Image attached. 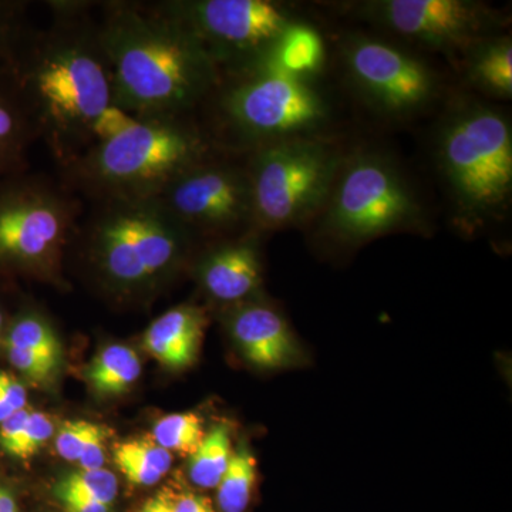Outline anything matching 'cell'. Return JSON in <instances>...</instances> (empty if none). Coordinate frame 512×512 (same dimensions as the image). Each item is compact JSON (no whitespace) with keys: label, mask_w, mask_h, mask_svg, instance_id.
Segmentation results:
<instances>
[{"label":"cell","mask_w":512,"mask_h":512,"mask_svg":"<svg viewBox=\"0 0 512 512\" xmlns=\"http://www.w3.org/2000/svg\"><path fill=\"white\" fill-rule=\"evenodd\" d=\"M211 97H217L221 130L248 153L276 141L318 137L330 121L328 100L311 80L262 67L222 79Z\"/></svg>","instance_id":"obj_6"},{"label":"cell","mask_w":512,"mask_h":512,"mask_svg":"<svg viewBox=\"0 0 512 512\" xmlns=\"http://www.w3.org/2000/svg\"><path fill=\"white\" fill-rule=\"evenodd\" d=\"M464 76L471 86L488 96L512 97V42L507 35L478 40L463 53Z\"/></svg>","instance_id":"obj_20"},{"label":"cell","mask_w":512,"mask_h":512,"mask_svg":"<svg viewBox=\"0 0 512 512\" xmlns=\"http://www.w3.org/2000/svg\"><path fill=\"white\" fill-rule=\"evenodd\" d=\"M316 217L325 234L348 245L426 224L420 200L400 168L373 151L343 157Z\"/></svg>","instance_id":"obj_7"},{"label":"cell","mask_w":512,"mask_h":512,"mask_svg":"<svg viewBox=\"0 0 512 512\" xmlns=\"http://www.w3.org/2000/svg\"><path fill=\"white\" fill-rule=\"evenodd\" d=\"M53 433L55 424L49 416L26 407L0 424V451L16 460H29L52 439Z\"/></svg>","instance_id":"obj_22"},{"label":"cell","mask_w":512,"mask_h":512,"mask_svg":"<svg viewBox=\"0 0 512 512\" xmlns=\"http://www.w3.org/2000/svg\"><path fill=\"white\" fill-rule=\"evenodd\" d=\"M325 62V40L319 30L298 19L278 37L256 69L262 67L312 82L313 76L322 72Z\"/></svg>","instance_id":"obj_19"},{"label":"cell","mask_w":512,"mask_h":512,"mask_svg":"<svg viewBox=\"0 0 512 512\" xmlns=\"http://www.w3.org/2000/svg\"><path fill=\"white\" fill-rule=\"evenodd\" d=\"M26 407H28L26 387L12 373L0 370V424Z\"/></svg>","instance_id":"obj_30"},{"label":"cell","mask_w":512,"mask_h":512,"mask_svg":"<svg viewBox=\"0 0 512 512\" xmlns=\"http://www.w3.org/2000/svg\"><path fill=\"white\" fill-rule=\"evenodd\" d=\"M57 485L86 495V497L93 498V500L109 505V507L119 494L117 478L106 468L73 471V473L63 477L62 480L57 481Z\"/></svg>","instance_id":"obj_27"},{"label":"cell","mask_w":512,"mask_h":512,"mask_svg":"<svg viewBox=\"0 0 512 512\" xmlns=\"http://www.w3.org/2000/svg\"><path fill=\"white\" fill-rule=\"evenodd\" d=\"M436 156L461 228L474 231L507 211L512 192L507 114L480 101L457 104L441 121Z\"/></svg>","instance_id":"obj_5"},{"label":"cell","mask_w":512,"mask_h":512,"mask_svg":"<svg viewBox=\"0 0 512 512\" xmlns=\"http://www.w3.org/2000/svg\"><path fill=\"white\" fill-rule=\"evenodd\" d=\"M217 154L214 138L191 116L138 119L63 165V184L90 200H150Z\"/></svg>","instance_id":"obj_3"},{"label":"cell","mask_w":512,"mask_h":512,"mask_svg":"<svg viewBox=\"0 0 512 512\" xmlns=\"http://www.w3.org/2000/svg\"><path fill=\"white\" fill-rule=\"evenodd\" d=\"M39 137L8 66L0 67V183L25 173L30 147Z\"/></svg>","instance_id":"obj_18"},{"label":"cell","mask_w":512,"mask_h":512,"mask_svg":"<svg viewBox=\"0 0 512 512\" xmlns=\"http://www.w3.org/2000/svg\"><path fill=\"white\" fill-rule=\"evenodd\" d=\"M89 3L52 2L50 26L25 32L8 69L39 136L60 165L93 144V127L111 104L113 86Z\"/></svg>","instance_id":"obj_1"},{"label":"cell","mask_w":512,"mask_h":512,"mask_svg":"<svg viewBox=\"0 0 512 512\" xmlns=\"http://www.w3.org/2000/svg\"><path fill=\"white\" fill-rule=\"evenodd\" d=\"M157 200L194 241L252 232L247 168L218 154L180 175Z\"/></svg>","instance_id":"obj_11"},{"label":"cell","mask_w":512,"mask_h":512,"mask_svg":"<svg viewBox=\"0 0 512 512\" xmlns=\"http://www.w3.org/2000/svg\"><path fill=\"white\" fill-rule=\"evenodd\" d=\"M114 461L130 483L148 487L170 471L173 456L154 440H128L116 444Z\"/></svg>","instance_id":"obj_23"},{"label":"cell","mask_w":512,"mask_h":512,"mask_svg":"<svg viewBox=\"0 0 512 512\" xmlns=\"http://www.w3.org/2000/svg\"><path fill=\"white\" fill-rule=\"evenodd\" d=\"M25 9V3L0 0V67L8 66L19 40L25 35Z\"/></svg>","instance_id":"obj_29"},{"label":"cell","mask_w":512,"mask_h":512,"mask_svg":"<svg viewBox=\"0 0 512 512\" xmlns=\"http://www.w3.org/2000/svg\"><path fill=\"white\" fill-rule=\"evenodd\" d=\"M343 156L319 137L276 141L249 151L252 232L311 221L325 204Z\"/></svg>","instance_id":"obj_8"},{"label":"cell","mask_w":512,"mask_h":512,"mask_svg":"<svg viewBox=\"0 0 512 512\" xmlns=\"http://www.w3.org/2000/svg\"><path fill=\"white\" fill-rule=\"evenodd\" d=\"M342 60L357 93L386 116H412L430 106L439 94V79L429 64L377 37L363 33L346 36Z\"/></svg>","instance_id":"obj_12"},{"label":"cell","mask_w":512,"mask_h":512,"mask_svg":"<svg viewBox=\"0 0 512 512\" xmlns=\"http://www.w3.org/2000/svg\"><path fill=\"white\" fill-rule=\"evenodd\" d=\"M79 215V202L64 184L26 173L2 181L0 271L55 274Z\"/></svg>","instance_id":"obj_9"},{"label":"cell","mask_w":512,"mask_h":512,"mask_svg":"<svg viewBox=\"0 0 512 512\" xmlns=\"http://www.w3.org/2000/svg\"><path fill=\"white\" fill-rule=\"evenodd\" d=\"M0 512H20L15 495L2 481H0Z\"/></svg>","instance_id":"obj_35"},{"label":"cell","mask_w":512,"mask_h":512,"mask_svg":"<svg viewBox=\"0 0 512 512\" xmlns=\"http://www.w3.org/2000/svg\"><path fill=\"white\" fill-rule=\"evenodd\" d=\"M141 375V360L130 346L114 343L101 349L87 367L86 377L101 396L128 392Z\"/></svg>","instance_id":"obj_21"},{"label":"cell","mask_w":512,"mask_h":512,"mask_svg":"<svg viewBox=\"0 0 512 512\" xmlns=\"http://www.w3.org/2000/svg\"><path fill=\"white\" fill-rule=\"evenodd\" d=\"M137 117L131 116L126 110L121 109L117 104H111L109 109L104 111L96 121L93 127V144L100 141L109 140V138L117 136L121 131L133 126L137 121ZM92 144V146H93Z\"/></svg>","instance_id":"obj_31"},{"label":"cell","mask_w":512,"mask_h":512,"mask_svg":"<svg viewBox=\"0 0 512 512\" xmlns=\"http://www.w3.org/2000/svg\"><path fill=\"white\" fill-rule=\"evenodd\" d=\"M175 495L168 490L160 491L148 498L138 512H174Z\"/></svg>","instance_id":"obj_34"},{"label":"cell","mask_w":512,"mask_h":512,"mask_svg":"<svg viewBox=\"0 0 512 512\" xmlns=\"http://www.w3.org/2000/svg\"><path fill=\"white\" fill-rule=\"evenodd\" d=\"M232 440L228 426L220 424L205 434L201 446L190 457L188 474L201 488H217L231 461Z\"/></svg>","instance_id":"obj_24"},{"label":"cell","mask_w":512,"mask_h":512,"mask_svg":"<svg viewBox=\"0 0 512 512\" xmlns=\"http://www.w3.org/2000/svg\"><path fill=\"white\" fill-rule=\"evenodd\" d=\"M87 256L113 291L141 295L174 275L194 238L157 198L94 201L82 221Z\"/></svg>","instance_id":"obj_4"},{"label":"cell","mask_w":512,"mask_h":512,"mask_svg":"<svg viewBox=\"0 0 512 512\" xmlns=\"http://www.w3.org/2000/svg\"><path fill=\"white\" fill-rule=\"evenodd\" d=\"M5 313H3L2 308H0V346H2L3 335H5Z\"/></svg>","instance_id":"obj_36"},{"label":"cell","mask_w":512,"mask_h":512,"mask_svg":"<svg viewBox=\"0 0 512 512\" xmlns=\"http://www.w3.org/2000/svg\"><path fill=\"white\" fill-rule=\"evenodd\" d=\"M356 16L447 55H463L498 35L504 16L470 0H367L353 6Z\"/></svg>","instance_id":"obj_13"},{"label":"cell","mask_w":512,"mask_h":512,"mask_svg":"<svg viewBox=\"0 0 512 512\" xmlns=\"http://www.w3.org/2000/svg\"><path fill=\"white\" fill-rule=\"evenodd\" d=\"M174 512H215L207 497L194 493L175 495Z\"/></svg>","instance_id":"obj_33"},{"label":"cell","mask_w":512,"mask_h":512,"mask_svg":"<svg viewBox=\"0 0 512 512\" xmlns=\"http://www.w3.org/2000/svg\"><path fill=\"white\" fill-rule=\"evenodd\" d=\"M197 37L221 80L256 69L296 18L271 0H170L160 2Z\"/></svg>","instance_id":"obj_10"},{"label":"cell","mask_w":512,"mask_h":512,"mask_svg":"<svg viewBox=\"0 0 512 512\" xmlns=\"http://www.w3.org/2000/svg\"><path fill=\"white\" fill-rule=\"evenodd\" d=\"M207 316L194 305H180L154 320L143 345L161 365L171 370H183L197 360L204 340Z\"/></svg>","instance_id":"obj_17"},{"label":"cell","mask_w":512,"mask_h":512,"mask_svg":"<svg viewBox=\"0 0 512 512\" xmlns=\"http://www.w3.org/2000/svg\"><path fill=\"white\" fill-rule=\"evenodd\" d=\"M195 276L214 301L239 305L255 298L262 285V261L255 232L224 239L201 255Z\"/></svg>","instance_id":"obj_15"},{"label":"cell","mask_w":512,"mask_h":512,"mask_svg":"<svg viewBox=\"0 0 512 512\" xmlns=\"http://www.w3.org/2000/svg\"><path fill=\"white\" fill-rule=\"evenodd\" d=\"M229 336L241 355L259 369H285L302 362V349L284 316L268 303L251 301L232 306Z\"/></svg>","instance_id":"obj_14"},{"label":"cell","mask_w":512,"mask_h":512,"mask_svg":"<svg viewBox=\"0 0 512 512\" xmlns=\"http://www.w3.org/2000/svg\"><path fill=\"white\" fill-rule=\"evenodd\" d=\"M256 481V460L245 446L232 454L227 471L217 487V503L222 512H245Z\"/></svg>","instance_id":"obj_25"},{"label":"cell","mask_w":512,"mask_h":512,"mask_svg":"<svg viewBox=\"0 0 512 512\" xmlns=\"http://www.w3.org/2000/svg\"><path fill=\"white\" fill-rule=\"evenodd\" d=\"M101 9L97 30L113 103L131 116H191L220 86L197 37L160 2H107Z\"/></svg>","instance_id":"obj_2"},{"label":"cell","mask_w":512,"mask_h":512,"mask_svg":"<svg viewBox=\"0 0 512 512\" xmlns=\"http://www.w3.org/2000/svg\"><path fill=\"white\" fill-rule=\"evenodd\" d=\"M205 434L204 423L197 413H174L157 421L153 439L170 453L191 457L201 446Z\"/></svg>","instance_id":"obj_26"},{"label":"cell","mask_w":512,"mask_h":512,"mask_svg":"<svg viewBox=\"0 0 512 512\" xmlns=\"http://www.w3.org/2000/svg\"><path fill=\"white\" fill-rule=\"evenodd\" d=\"M103 429L104 427L100 424L90 423L86 420L66 421L56 436L57 453L64 460L79 463L86 448Z\"/></svg>","instance_id":"obj_28"},{"label":"cell","mask_w":512,"mask_h":512,"mask_svg":"<svg viewBox=\"0 0 512 512\" xmlns=\"http://www.w3.org/2000/svg\"><path fill=\"white\" fill-rule=\"evenodd\" d=\"M55 495L69 512H110L109 505L101 504L93 498L57 484L55 485Z\"/></svg>","instance_id":"obj_32"},{"label":"cell","mask_w":512,"mask_h":512,"mask_svg":"<svg viewBox=\"0 0 512 512\" xmlns=\"http://www.w3.org/2000/svg\"><path fill=\"white\" fill-rule=\"evenodd\" d=\"M13 369L29 382L45 384L62 365V343L42 315L22 312L10 322L2 346Z\"/></svg>","instance_id":"obj_16"}]
</instances>
